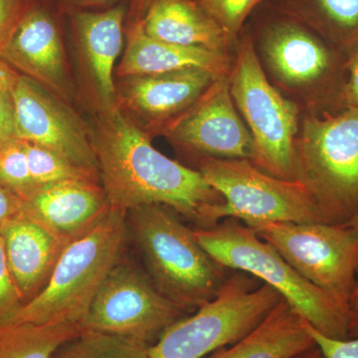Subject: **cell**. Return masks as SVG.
<instances>
[{"instance_id": "6da1fadb", "label": "cell", "mask_w": 358, "mask_h": 358, "mask_svg": "<svg viewBox=\"0 0 358 358\" xmlns=\"http://www.w3.org/2000/svg\"><path fill=\"white\" fill-rule=\"evenodd\" d=\"M92 143L110 207L128 212L159 204L192 221L199 229L220 222L224 199L197 169L167 157L152 145L148 131L115 107L98 112Z\"/></svg>"}, {"instance_id": "7a4b0ae2", "label": "cell", "mask_w": 358, "mask_h": 358, "mask_svg": "<svg viewBox=\"0 0 358 358\" xmlns=\"http://www.w3.org/2000/svg\"><path fill=\"white\" fill-rule=\"evenodd\" d=\"M127 217L147 274L160 293L183 313L215 298L230 275L228 268L205 251L194 229L176 212L164 205H141L128 211Z\"/></svg>"}, {"instance_id": "3957f363", "label": "cell", "mask_w": 358, "mask_h": 358, "mask_svg": "<svg viewBox=\"0 0 358 358\" xmlns=\"http://www.w3.org/2000/svg\"><path fill=\"white\" fill-rule=\"evenodd\" d=\"M197 241L222 267L241 271L272 287L313 329L348 339V313L331 294L306 280L270 243L234 218L194 229Z\"/></svg>"}, {"instance_id": "277c9868", "label": "cell", "mask_w": 358, "mask_h": 358, "mask_svg": "<svg viewBox=\"0 0 358 358\" xmlns=\"http://www.w3.org/2000/svg\"><path fill=\"white\" fill-rule=\"evenodd\" d=\"M127 213L110 209L93 229L68 244L46 287L10 322L81 324L106 278L121 261L129 233Z\"/></svg>"}, {"instance_id": "5b68a950", "label": "cell", "mask_w": 358, "mask_h": 358, "mask_svg": "<svg viewBox=\"0 0 358 358\" xmlns=\"http://www.w3.org/2000/svg\"><path fill=\"white\" fill-rule=\"evenodd\" d=\"M294 150L322 223L350 222L358 215V110L301 114Z\"/></svg>"}, {"instance_id": "8992f818", "label": "cell", "mask_w": 358, "mask_h": 358, "mask_svg": "<svg viewBox=\"0 0 358 358\" xmlns=\"http://www.w3.org/2000/svg\"><path fill=\"white\" fill-rule=\"evenodd\" d=\"M255 50L271 83L301 110H341L346 56L317 33L296 21H275L264 29Z\"/></svg>"}, {"instance_id": "52a82bcc", "label": "cell", "mask_w": 358, "mask_h": 358, "mask_svg": "<svg viewBox=\"0 0 358 358\" xmlns=\"http://www.w3.org/2000/svg\"><path fill=\"white\" fill-rule=\"evenodd\" d=\"M229 84L231 96L253 141L250 162L268 176L299 181L294 141L303 110L271 83L248 38L237 44Z\"/></svg>"}, {"instance_id": "ba28073f", "label": "cell", "mask_w": 358, "mask_h": 358, "mask_svg": "<svg viewBox=\"0 0 358 358\" xmlns=\"http://www.w3.org/2000/svg\"><path fill=\"white\" fill-rule=\"evenodd\" d=\"M282 299L253 275L234 271L213 300L164 329L147 358H204L245 338Z\"/></svg>"}, {"instance_id": "9c48e42d", "label": "cell", "mask_w": 358, "mask_h": 358, "mask_svg": "<svg viewBox=\"0 0 358 358\" xmlns=\"http://www.w3.org/2000/svg\"><path fill=\"white\" fill-rule=\"evenodd\" d=\"M306 280L348 313L358 266V227L352 224L265 222L248 226Z\"/></svg>"}, {"instance_id": "30bf717a", "label": "cell", "mask_w": 358, "mask_h": 358, "mask_svg": "<svg viewBox=\"0 0 358 358\" xmlns=\"http://www.w3.org/2000/svg\"><path fill=\"white\" fill-rule=\"evenodd\" d=\"M197 171L224 199L221 221L322 223L307 186L268 176L249 159H200Z\"/></svg>"}, {"instance_id": "8fae6325", "label": "cell", "mask_w": 358, "mask_h": 358, "mask_svg": "<svg viewBox=\"0 0 358 358\" xmlns=\"http://www.w3.org/2000/svg\"><path fill=\"white\" fill-rule=\"evenodd\" d=\"M147 273L120 261L106 278L81 326L150 345L185 315Z\"/></svg>"}, {"instance_id": "7c38bea8", "label": "cell", "mask_w": 358, "mask_h": 358, "mask_svg": "<svg viewBox=\"0 0 358 358\" xmlns=\"http://www.w3.org/2000/svg\"><path fill=\"white\" fill-rule=\"evenodd\" d=\"M13 99L14 138L50 148L100 176L91 129L62 99L21 74L16 80Z\"/></svg>"}, {"instance_id": "4fadbf2b", "label": "cell", "mask_w": 358, "mask_h": 358, "mask_svg": "<svg viewBox=\"0 0 358 358\" xmlns=\"http://www.w3.org/2000/svg\"><path fill=\"white\" fill-rule=\"evenodd\" d=\"M200 159H251L253 141L231 96L229 75L219 77L162 134Z\"/></svg>"}, {"instance_id": "5bb4252c", "label": "cell", "mask_w": 358, "mask_h": 358, "mask_svg": "<svg viewBox=\"0 0 358 358\" xmlns=\"http://www.w3.org/2000/svg\"><path fill=\"white\" fill-rule=\"evenodd\" d=\"M219 76L203 69L121 78L117 106L145 131L162 134L204 95Z\"/></svg>"}, {"instance_id": "9a60e30c", "label": "cell", "mask_w": 358, "mask_h": 358, "mask_svg": "<svg viewBox=\"0 0 358 358\" xmlns=\"http://www.w3.org/2000/svg\"><path fill=\"white\" fill-rule=\"evenodd\" d=\"M0 57L59 98L69 96L64 46L55 21L43 9L32 6L27 11L0 47Z\"/></svg>"}, {"instance_id": "2e32d148", "label": "cell", "mask_w": 358, "mask_h": 358, "mask_svg": "<svg viewBox=\"0 0 358 358\" xmlns=\"http://www.w3.org/2000/svg\"><path fill=\"white\" fill-rule=\"evenodd\" d=\"M112 207L102 185L69 180L39 186L22 199V213L69 244L93 229Z\"/></svg>"}, {"instance_id": "e0dca14e", "label": "cell", "mask_w": 358, "mask_h": 358, "mask_svg": "<svg viewBox=\"0 0 358 358\" xmlns=\"http://www.w3.org/2000/svg\"><path fill=\"white\" fill-rule=\"evenodd\" d=\"M124 6L102 13H77L74 27L90 88L99 112L117 107L115 61L124 44Z\"/></svg>"}, {"instance_id": "ac0fdd59", "label": "cell", "mask_w": 358, "mask_h": 358, "mask_svg": "<svg viewBox=\"0 0 358 358\" xmlns=\"http://www.w3.org/2000/svg\"><path fill=\"white\" fill-rule=\"evenodd\" d=\"M0 235L23 303L46 287L67 243L22 212L7 221Z\"/></svg>"}, {"instance_id": "d6986e66", "label": "cell", "mask_w": 358, "mask_h": 358, "mask_svg": "<svg viewBox=\"0 0 358 358\" xmlns=\"http://www.w3.org/2000/svg\"><path fill=\"white\" fill-rule=\"evenodd\" d=\"M232 59L229 54L167 43L148 36L141 23L129 30L128 44L119 67L120 78L134 75L162 74L185 69H203L216 76L229 75Z\"/></svg>"}, {"instance_id": "ffe728a7", "label": "cell", "mask_w": 358, "mask_h": 358, "mask_svg": "<svg viewBox=\"0 0 358 358\" xmlns=\"http://www.w3.org/2000/svg\"><path fill=\"white\" fill-rule=\"evenodd\" d=\"M140 23L148 36L167 43L225 54L231 47L220 26L193 0H152Z\"/></svg>"}, {"instance_id": "44dd1931", "label": "cell", "mask_w": 358, "mask_h": 358, "mask_svg": "<svg viewBox=\"0 0 358 358\" xmlns=\"http://www.w3.org/2000/svg\"><path fill=\"white\" fill-rule=\"evenodd\" d=\"M313 345L305 320L282 299L245 338L204 358H293Z\"/></svg>"}, {"instance_id": "7402d4cb", "label": "cell", "mask_w": 358, "mask_h": 358, "mask_svg": "<svg viewBox=\"0 0 358 358\" xmlns=\"http://www.w3.org/2000/svg\"><path fill=\"white\" fill-rule=\"evenodd\" d=\"M84 331L80 324H0V358H53L61 346Z\"/></svg>"}, {"instance_id": "603a6c76", "label": "cell", "mask_w": 358, "mask_h": 358, "mask_svg": "<svg viewBox=\"0 0 358 358\" xmlns=\"http://www.w3.org/2000/svg\"><path fill=\"white\" fill-rule=\"evenodd\" d=\"M312 29L348 55L358 48V0H301Z\"/></svg>"}, {"instance_id": "cb8c5ba5", "label": "cell", "mask_w": 358, "mask_h": 358, "mask_svg": "<svg viewBox=\"0 0 358 358\" xmlns=\"http://www.w3.org/2000/svg\"><path fill=\"white\" fill-rule=\"evenodd\" d=\"M150 345L114 334L84 329L53 358H147Z\"/></svg>"}, {"instance_id": "d4e9b609", "label": "cell", "mask_w": 358, "mask_h": 358, "mask_svg": "<svg viewBox=\"0 0 358 358\" xmlns=\"http://www.w3.org/2000/svg\"><path fill=\"white\" fill-rule=\"evenodd\" d=\"M24 143L33 180L38 187L69 180H95L101 182L98 174L78 166L50 148L26 141Z\"/></svg>"}, {"instance_id": "484cf974", "label": "cell", "mask_w": 358, "mask_h": 358, "mask_svg": "<svg viewBox=\"0 0 358 358\" xmlns=\"http://www.w3.org/2000/svg\"><path fill=\"white\" fill-rule=\"evenodd\" d=\"M0 185L21 199L29 196L38 187L30 171L24 141L11 138L0 150Z\"/></svg>"}, {"instance_id": "4316f807", "label": "cell", "mask_w": 358, "mask_h": 358, "mask_svg": "<svg viewBox=\"0 0 358 358\" xmlns=\"http://www.w3.org/2000/svg\"><path fill=\"white\" fill-rule=\"evenodd\" d=\"M262 0H197L202 9L215 20L232 46L237 43L245 20Z\"/></svg>"}, {"instance_id": "83f0119b", "label": "cell", "mask_w": 358, "mask_h": 358, "mask_svg": "<svg viewBox=\"0 0 358 358\" xmlns=\"http://www.w3.org/2000/svg\"><path fill=\"white\" fill-rule=\"evenodd\" d=\"M20 73L0 57V140L14 138V87Z\"/></svg>"}, {"instance_id": "f1b7e54d", "label": "cell", "mask_w": 358, "mask_h": 358, "mask_svg": "<svg viewBox=\"0 0 358 358\" xmlns=\"http://www.w3.org/2000/svg\"><path fill=\"white\" fill-rule=\"evenodd\" d=\"M23 305L7 261L3 238L0 235V324L10 322Z\"/></svg>"}, {"instance_id": "f546056e", "label": "cell", "mask_w": 358, "mask_h": 358, "mask_svg": "<svg viewBox=\"0 0 358 358\" xmlns=\"http://www.w3.org/2000/svg\"><path fill=\"white\" fill-rule=\"evenodd\" d=\"M308 333L315 341L324 358H358V336L348 339L327 338L305 320Z\"/></svg>"}, {"instance_id": "4dcf8cb0", "label": "cell", "mask_w": 358, "mask_h": 358, "mask_svg": "<svg viewBox=\"0 0 358 358\" xmlns=\"http://www.w3.org/2000/svg\"><path fill=\"white\" fill-rule=\"evenodd\" d=\"M31 7V0H0V47Z\"/></svg>"}, {"instance_id": "1f68e13d", "label": "cell", "mask_w": 358, "mask_h": 358, "mask_svg": "<svg viewBox=\"0 0 358 358\" xmlns=\"http://www.w3.org/2000/svg\"><path fill=\"white\" fill-rule=\"evenodd\" d=\"M346 80L341 95V110H358V48L346 55Z\"/></svg>"}, {"instance_id": "d6a6232c", "label": "cell", "mask_w": 358, "mask_h": 358, "mask_svg": "<svg viewBox=\"0 0 358 358\" xmlns=\"http://www.w3.org/2000/svg\"><path fill=\"white\" fill-rule=\"evenodd\" d=\"M22 211V199L0 185V229Z\"/></svg>"}, {"instance_id": "836d02e7", "label": "cell", "mask_w": 358, "mask_h": 358, "mask_svg": "<svg viewBox=\"0 0 358 358\" xmlns=\"http://www.w3.org/2000/svg\"><path fill=\"white\" fill-rule=\"evenodd\" d=\"M348 334L350 338L358 336V266L355 288L348 303Z\"/></svg>"}, {"instance_id": "e575fe53", "label": "cell", "mask_w": 358, "mask_h": 358, "mask_svg": "<svg viewBox=\"0 0 358 358\" xmlns=\"http://www.w3.org/2000/svg\"><path fill=\"white\" fill-rule=\"evenodd\" d=\"M293 358H322V352L317 345H313V348H308L305 352L300 353Z\"/></svg>"}, {"instance_id": "d590c367", "label": "cell", "mask_w": 358, "mask_h": 358, "mask_svg": "<svg viewBox=\"0 0 358 358\" xmlns=\"http://www.w3.org/2000/svg\"><path fill=\"white\" fill-rule=\"evenodd\" d=\"M80 3L89 4V6H105V4H113L120 0H76Z\"/></svg>"}, {"instance_id": "8d00e7d4", "label": "cell", "mask_w": 358, "mask_h": 358, "mask_svg": "<svg viewBox=\"0 0 358 358\" xmlns=\"http://www.w3.org/2000/svg\"><path fill=\"white\" fill-rule=\"evenodd\" d=\"M348 224H352V225H355L357 226V227H358V215L355 216V217L353 218L352 220L350 221V222H348Z\"/></svg>"}, {"instance_id": "74e56055", "label": "cell", "mask_w": 358, "mask_h": 358, "mask_svg": "<svg viewBox=\"0 0 358 358\" xmlns=\"http://www.w3.org/2000/svg\"><path fill=\"white\" fill-rule=\"evenodd\" d=\"M4 143H3V141L0 140V150H1V148H2V147H3Z\"/></svg>"}, {"instance_id": "f35d334b", "label": "cell", "mask_w": 358, "mask_h": 358, "mask_svg": "<svg viewBox=\"0 0 358 358\" xmlns=\"http://www.w3.org/2000/svg\"><path fill=\"white\" fill-rule=\"evenodd\" d=\"M322 358H324V357H322Z\"/></svg>"}]
</instances>
